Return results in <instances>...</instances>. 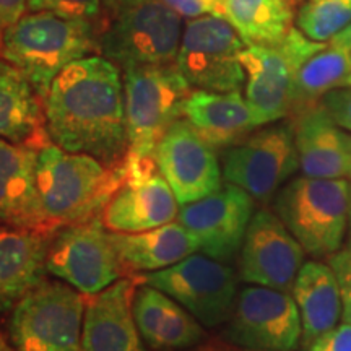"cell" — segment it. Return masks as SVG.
Masks as SVG:
<instances>
[{"label": "cell", "instance_id": "cell-1", "mask_svg": "<svg viewBox=\"0 0 351 351\" xmlns=\"http://www.w3.org/2000/svg\"><path fill=\"white\" fill-rule=\"evenodd\" d=\"M51 142L85 153L109 168L129 155L124 80L119 67L103 56H86L52 80L43 99Z\"/></svg>", "mask_w": 351, "mask_h": 351}, {"label": "cell", "instance_id": "cell-2", "mask_svg": "<svg viewBox=\"0 0 351 351\" xmlns=\"http://www.w3.org/2000/svg\"><path fill=\"white\" fill-rule=\"evenodd\" d=\"M124 179V165L109 168L85 153L49 143L38 150L36 189L47 230L99 218L112 192Z\"/></svg>", "mask_w": 351, "mask_h": 351}, {"label": "cell", "instance_id": "cell-3", "mask_svg": "<svg viewBox=\"0 0 351 351\" xmlns=\"http://www.w3.org/2000/svg\"><path fill=\"white\" fill-rule=\"evenodd\" d=\"M98 47L93 26L47 12H29L0 36V56L21 70L44 99L62 70Z\"/></svg>", "mask_w": 351, "mask_h": 351}, {"label": "cell", "instance_id": "cell-4", "mask_svg": "<svg viewBox=\"0 0 351 351\" xmlns=\"http://www.w3.org/2000/svg\"><path fill=\"white\" fill-rule=\"evenodd\" d=\"M350 184L345 179H293L276 194L275 212L314 257L340 251L348 228Z\"/></svg>", "mask_w": 351, "mask_h": 351}, {"label": "cell", "instance_id": "cell-5", "mask_svg": "<svg viewBox=\"0 0 351 351\" xmlns=\"http://www.w3.org/2000/svg\"><path fill=\"white\" fill-rule=\"evenodd\" d=\"M182 16L165 0H124L98 39L103 57L121 67L176 64Z\"/></svg>", "mask_w": 351, "mask_h": 351}, {"label": "cell", "instance_id": "cell-6", "mask_svg": "<svg viewBox=\"0 0 351 351\" xmlns=\"http://www.w3.org/2000/svg\"><path fill=\"white\" fill-rule=\"evenodd\" d=\"M192 90L176 64L124 69L129 155L155 156L166 130L182 119L184 103Z\"/></svg>", "mask_w": 351, "mask_h": 351}, {"label": "cell", "instance_id": "cell-7", "mask_svg": "<svg viewBox=\"0 0 351 351\" xmlns=\"http://www.w3.org/2000/svg\"><path fill=\"white\" fill-rule=\"evenodd\" d=\"M86 296L69 283L43 280L12 309L15 351H82Z\"/></svg>", "mask_w": 351, "mask_h": 351}, {"label": "cell", "instance_id": "cell-8", "mask_svg": "<svg viewBox=\"0 0 351 351\" xmlns=\"http://www.w3.org/2000/svg\"><path fill=\"white\" fill-rule=\"evenodd\" d=\"M326 46L327 43L306 38L298 28H293L280 43L245 46L241 52L245 73L244 98L258 127L291 114L298 69Z\"/></svg>", "mask_w": 351, "mask_h": 351}, {"label": "cell", "instance_id": "cell-9", "mask_svg": "<svg viewBox=\"0 0 351 351\" xmlns=\"http://www.w3.org/2000/svg\"><path fill=\"white\" fill-rule=\"evenodd\" d=\"M245 43L225 16L204 15L184 26L176 65L194 90L241 91Z\"/></svg>", "mask_w": 351, "mask_h": 351}, {"label": "cell", "instance_id": "cell-10", "mask_svg": "<svg viewBox=\"0 0 351 351\" xmlns=\"http://www.w3.org/2000/svg\"><path fill=\"white\" fill-rule=\"evenodd\" d=\"M46 270L85 296L96 295L125 276L111 231L99 218L57 230L47 245Z\"/></svg>", "mask_w": 351, "mask_h": 351}, {"label": "cell", "instance_id": "cell-11", "mask_svg": "<svg viewBox=\"0 0 351 351\" xmlns=\"http://www.w3.org/2000/svg\"><path fill=\"white\" fill-rule=\"evenodd\" d=\"M137 278L178 301L205 327L226 322L238 296L234 270L205 254H192L168 269L137 275Z\"/></svg>", "mask_w": 351, "mask_h": 351}, {"label": "cell", "instance_id": "cell-12", "mask_svg": "<svg viewBox=\"0 0 351 351\" xmlns=\"http://www.w3.org/2000/svg\"><path fill=\"white\" fill-rule=\"evenodd\" d=\"M179 208L155 156L127 155L124 179L101 210L99 219L111 232H143L176 221Z\"/></svg>", "mask_w": 351, "mask_h": 351}, {"label": "cell", "instance_id": "cell-13", "mask_svg": "<svg viewBox=\"0 0 351 351\" xmlns=\"http://www.w3.org/2000/svg\"><path fill=\"white\" fill-rule=\"evenodd\" d=\"M302 335L301 314L288 291L254 285L241 289L225 339L254 351H291Z\"/></svg>", "mask_w": 351, "mask_h": 351}, {"label": "cell", "instance_id": "cell-14", "mask_svg": "<svg viewBox=\"0 0 351 351\" xmlns=\"http://www.w3.org/2000/svg\"><path fill=\"white\" fill-rule=\"evenodd\" d=\"M296 169H300V160L291 125L258 130L223 153L225 181L258 202H269Z\"/></svg>", "mask_w": 351, "mask_h": 351}, {"label": "cell", "instance_id": "cell-15", "mask_svg": "<svg viewBox=\"0 0 351 351\" xmlns=\"http://www.w3.org/2000/svg\"><path fill=\"white\" fill-rule=\"evenodd\" d=\"M254 215V199L228 182L204 199L181 205L179 223L199 243V251L228 262L241 251Z\"/></svg>", "mask_w": 351, "mask_h": 351}, {"label": "cell", "instance_id": "cell-16", "mask_svg": "<svg viewBox=\"0 0 351 351\" xmlns=\"http://www.w3.org/2000/svg\"><path fill=\"white\" fill-rule=\"evenodd\" d=\"M155 160L179 205L204 199L221 187L223 171L217 152L184 117L166 130Z\"/></svg>", "mask_w": 351, "mask_h": 351}, {"label": "cell", "instance_id": "cell-17", "mask_svg": "<svg viewBox=\"0 0 351 351\" xmlns=\"http://www.w3.org/2000/svg\"><path fill=\"white\" fill-rule=\"evenodd\" d=\"M304 265V249L278 215H252L241 245L239 276L245 283L288 291Z\"/></svg>", "mask_w": 351, "mask_h": 351}, {"label": "cell", "instance_id": "cell-18", "mask_svg": "<svg viewBox=\"0 0 351 351\" xmlns=\"http://www.w3.org/2000/svg\"><path fill=\"white\" fill-rule=\"evenodd\" d=\"M137 276H122L111 287L86 296L82 351H143L134 317Z\"/></svg>", "mask_w": 351, "mask_h": 351}, {"label": "cell", "instance_id": "cell-19", "mask_svg": "<svg viewBox=\"0 0 351 351\" xmlns=\"http://www.w3.org/2000/svg\"><path fill=\"white\" fill-rule=\"evenodd\" d=\"M38 150L0 138V221L52 236L36 189Z\"/></svg>", "mask_w": 351, "mask_h": 351}, {"label": "cell", "instance_id": "cell-20", "mask_svg": "<svg viewBox=\"0 0 351 351\" xmlns=\"http://www.w3.org/2000/svg\"><path fill=\"white\" fill-rule=\"evenodd\" d=\"M293 130L302 176L317 179L350 176L351 137L320 104L298 114Z\"/></svg>", "mask_w": 351, "mask_h": 351}, {"label": "cell", "instance_id": "cell-21", "mask_svg": "<svg viewBox=\"0 0 351 351\" xmlns=\"http://www.w3.org/2000/svg\"><path fill=\"white\" fill-rule=\"evenodd\" d=\"M132 309L140 335L153 350H187L205 339L199 320L161 289L140 283Z\"/></svg>", "mask_w": 351, "mask_h": 351}, {"label": "cell", "instance_id": "cell-22", "mask_svg": "<svg viewBox=\"0 0 351 351\" xmlns=\"http://www.w3.org/2000/svg\"><path fill=\"white\" fill-rule=\"evenodd\" d=\"M51 236L25 228L0 230V314L43 282Z\"/></svg>", "mask_w": 351, "mask_h": 351}, {"label": "cell", "instance_id": "cell-23", "mask_svg": "<svg viewBox=\"0 0 351 351\" xmlns=\"http://www.w3.org/2000/svg\"><path fill=\"white\" fill-rule=\"evenodd\" d=\"M182 117L213 148L239 143L258 127L241 91L192 90L184 103Z\"/></svg>", "mask_w": 351, "mask_h": 351}, {"label": "cell", "instance_id": "cell-24", "mask_svg": "<svg viewBox=\"0 0 351 351\" xmlns=\"http://www.w3.org/2000/svg\"><path fill=\"white\" fill-rule=\"evenodd\" d=\"M0 138L34 150L52 143L41 96L21 70L0 56Z\"/></svg>", "mask_w": 351, "mask_h": 351}, {"label": "cell", "instance_id": "cell-25", "mask_svg": "<svg viewBox=\"0 0 351 351\" xmlns=\"http://www.w3.org/2000/svg\"><path fill=\"white\" fill-rule=\"evenodd\" d=\"M125 276L163 270L199 251V243L181 223L143 232H111Z\"/></svg>", "mask_w": 351, "mask_h": 351}, {"label": "cell", "instance_id": "cell-26", "mask_svg": "<svg viewBox=\"0 0 351 351\" xmlns=\"http://www.w3.org/2000/svg\"><path fill=\"white\" fill-rule=\"evenodd\" d=\"M291 289L301 314L306 345L337 327L341 317V296L330 265L319 262L304 263Z\"/></svg>", "mask_w": 351, "mask_h": 351}, {"label": "cell", "instance_id": "cell-27", "mask_svg": "<svg viewBox=\"0 0 351 351\" xmlns=\"http://www.w3.org/2000/svg\"><path fill=\"white\" fill-rule=\"evenodd\" d=\"M296 0H225L223 16L245 46L280 43L295 28Z\"/></svg>", "mask_w": 351, "mask_h": 351}, {"label": "cell", "instance_id": "cell-28", "mask_svg": "<svg viewBox=\"0 0 351 351\" xmlns=\"http://www.w3.org/2000/svg\"><path fill=\"white\" fill-rule=\"evenodd\" d=\"M351 73V49L350 47L327 44L306 59L298 69L295 85V103L293 114H300L315 106L324 95L339 88L341 82Z\"/></svg>", "mask_w": 351, "mask_h": 351}, {"label": "cell", "instance_id": "cell-29", "mask_svg": "<svg viewBox=\"0 0 351 351\" xmlns=\"http://www.w3.org/2000/svg\"><path fill=\"white\" fill-rule=\"evenodd\" d=\"M295 23L306 38L328 44L351 25V0H307Z\"/></svg>", "mask_w": 351, "mask_h": 351}, {"label": "cell", "instance_id": "cell-30", "mask_svg": "<svg viewBox=\"0 0 351 351\" xmlns=\"http://www.w3.org/2000/svg\"><path fill=\"white\" fill-rule=\"evenodd\" d=\"M101 7L103 0H28V12H47L69 20L91 21Z\"/></svg>", "mask_w": 351, "mask_h": 351}, {"label": "cell", "instance_id": "cell-31", "mask_svg": "<svg viewBox=\"0 0 351 351\" xmlns=\"http://www.w3.org/2000/svg\"><path fill=\"white\" fill-rule=\"evenodd\" d=\"M328 265L335 274L341 296V319L351 324V245L337 251L328 261Z\"/></svg>", "mask_w": 351, "mask_h": 351}, {"label": "cell", "instance_id": "cell-32", "mask_svg": "<svg viewBox=\"0 0 351 351\" xmlns=\"http://www.w3.org/2000/svg\"><path fill=\"white\" fill-rule=\"evenodd\" d=\"M319 104L326 109L337 125L351 132V86L333 88L324 95Z\"/></svg>", "mask_w": 351, "mask_h": 351}, {"label": "cell", "instance_id": "cell-33", "mask_svg": "<svg viewBox=\"0 0 351 351\" xmlns=\"http://www.w3.org/2000/svg\"><path fill=\"white\" fill-rule=\"evenodd\" d=\"M182 19H199L204 15L223 16L225 0H165Z\"/></svg>", "mask_w": 351, "mask_h": 351}, {"label": "cell", "instance_id": "cell-34", "mask_svg": "<svg viewBox=\"0 0 351 351\" xmlns=\"http://www.w3.org/2000/svg\"><path fill=\"white\" fill-rule=\"evenodd\" d=\"M309 346V351H351V324L343 322L332 328Z\"/></svg>", "mask_w": 351, "mask_h": 351}, {"label": "cell", "instance_id": "cell-35", "mask_svg": "<svg viewBox=\"0 0 351 351\" xmlns=\"http://www.w3.org/2000/svg\"><path fill=\"white\" fill-rule=\"evenodd\" d=\"M28 10V0H0V36Z\"/></svg>", "mask_w": 351, "mask_h": 351}, {"label": "cell", "instance_id": "cell-36", "mask_svg": "<svg viewBox=\"0 0 351 351\" xmlns=\"http://www.w3.org/2000/svg\"><path fill=\"white\" fill-rule=\"evenodd\" d=\"M328 44H335V46H341V47H350L351 49V25L346 29H343L339 36L333 38Z\"/></svg>", "mask_w": 351, "mask_h": 351}, {"label": "cell", "instance_id": "cell-37", "mask_svg": "<svg viewBox=\"0 0 351 351\" xmlns=\"http://www.w3.org/2000/svg\"><path fill=\"white\" fill-rule=\"evenodd\" d=\"M0 351H15L13 345L8 343L5 333H3L2 330H0Z\"/></svg>", "mask_w": 351, "mask_h": 351}, {"label": "cell", "instance_id": "cell-38", "mask_svg": "<svg viewBox=\"0 0 351 351\" xmlns=\"http://www.w3.org/2000/svg\"><path fill=\"white\" fill-rule=\"evenodd\" d=\"M103 2L106 3V5H108L109 8H111V10H116V8L119 7L121 3L124 2V0H103Z\"/></svg>", "mask_w": 351, "mask_h": 351}, {"label": "cell", "instance_id": "cell-39", "mask_svg": "<svg viewBox=\"0 0 351 351\" xmlns=\"http://www.w3.org/2000/svg\"><path fill=\"white\" fill-rule=\"evenodd\" d=\"M348 223H350V236H351V186H350V208H348Z\"/></svg>", "mask_w": 351, "mask_h": 351}, {"label": "cell", "instance_id": "cell-40", "mask_svg": "<svg viewBox=\"0 0 351 351\" xmlns=\"http://www.w3.org/2000/svg\"><path fill=\"white\" fill-rule=\"evenodd\" d=\"M340 86H351V73H350L348 77L345 78L343 82H341V85H340Z\"/></svg>", "mask_w": 351, "mask_h": 351}, {"label": "cell", "instance_id": "cell-41", "mask_svg": "<svg viewBox=\"0 0 351 351\" xmlns=\"http://www.w3.org/2000/svg\"><path fill=\"white\" fill-rule=\"evenodd\" d=\"M199 351H219V350H199ZM249 351H254V350H249Z\"/></svg>", "mask_w": 351, "mask_h": 351}, {"label": "cell", "instance_id": "cell-42", "mask_svg": "<svg viewBox=\"0 0 351 351\" xmlns=\"http://www.w3.org/2000/svg\"><path fill=\"white\" fill-rule=\"evenodd\" d=\"M3 226H7V225H3V223H2V221H0V230H2V228H3Z\"/></svg>", "mask_w": 351, "mask_h": 351}, {"label": "cell", "instance_id": "cell-43", "mask_svg": "<svg viewBox=\"0 0 351 351\" xmlns=\"http://www.w3.org/2000/svg\"><path fill=\"white\" fill-rule=\"evenodd\" d=\"M350 176H351V166H350Z\"/></svg>", "mask_w": 351, "mask_h": 351}]
</instances>
